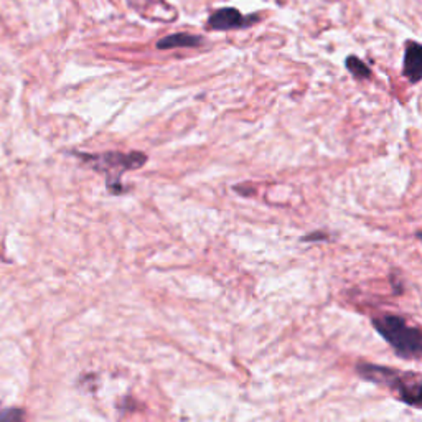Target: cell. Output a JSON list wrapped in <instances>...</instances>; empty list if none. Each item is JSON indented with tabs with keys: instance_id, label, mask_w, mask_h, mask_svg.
Here are the masks:
<instances>
[{
	"instance_id": "6da1fadb",
	"label": "cell",
	"mask_w": 422,
	"mask_h": 422,
	"mask_svg": "<svg viewBox=\"0 0 422 422\" xmlns=\"http://www.w3.org/2000/svg\"><path fill=\"white\" fill-rule=\"evenodd\" d=\"M356 373L368 381L384 386L396 394L399 401L406 405L421 407V378L416 373H402L389 366H378L370 363H360Z\"/></svg>"
},
{
	"instance_id": "7a4b0ae2",
	"label": "cell",
	"mask_w": 422,
	"mask_h": 422,
	"mask_svg": "<svg viewBox=\"0 0 422 422\" xmlns=\"http://www.w3.org/2000/svg\"><path fill=\"white\" fill-rule=\"evenodd\" d=\"M82 162L88 163L93 170L103 173L106 185L114 195L126 191L122 187V175L126 172L137 170L147 162V155L142 152H104V154H82L76 152Z\"/></svg>"
},
{
	"instance_id": "3957f363",
	"label": "cell",
	"mask_w": 422,
	"mask_h": 422,
	"mask_svg": "<svg viewBox=\"0 0 422 422\" xmlns=\"http://www.w3.org/2000/svg\"><path fill=\"white\" fill-rule=\"evenodd\" d=\"M373 327L378 330L402 360H417L422 353V333L417 327H409L402 316L383 315L373 319Z\"/></svg>"
},
{
	"instance_id": "277c9868",
	"label": "cell",
	"mask_w": 422,
	"mask_h": 422,
	"mask_svg": "<svg viewBox=\"0 0 422 422\" xmlns=\"http://www.w3.org/2000/svg\"><path fill=\"white\" fill-rule=\"evenodd\" d=\"M256 20H258V17H245L238 8L224 7L208 18V27L213 30H236L246 29Z\"/></svg>"
},
{
	"instance_id": "5b68a950",
	"label": "cell",
	"mask_w": 422,
	"mask_h": 422,
	"mask_svg": "<svg viewBox=\"0 0 422 422\" xmlns=\"http://www.w3.org/2000/svg\"><path fill=\"white\" fill-rule=\"evenodd\" d=\"M405 76L412 85L421 81L422 76V47L417 41H407L405 52Z\"/></svg>"
},
{
	"instance_id": "8992f818",
	"label": "cell",
	"mask_w": 422,
	"mask_h": 422,
	"mask_svg": "<svg viewBox=\"0 0 422 422\" xmlns=\"http://www.w3.org/2000/svg\"><path fill=\"white\" fill-rule=\"evenodd\" d=\"M203 43V38L190 34H173L165 36L157 41L159 50H172V48H195Z\"/></svg>"
},
{
	"instance_id": "52a82bcc",
	"label": "cell",
	"mask_w": 422,
	"mask_h": 422,
	"mask_svg": "<svg viewBox=\"0 0 422 422\" xmlns=\"http://www.w3.org/2000/svg\"><path fill=\"white\" fill-rule=\"evenodd\" d=\"M345 65H347V70L350 71L351 75L356 78V80H368V78L371 76L370 68L366 66L365 63L361 61L360 58H356V57H348Z\"/></svg>"
},
{
	"instance_id": "ba28073f",
	"label": "cell",
	"mask_w": 422,
	"mask_h": 422,
	"mask_svg": "<svg viewBox=\"0 0 422 422\" xmlns=\"http://www.w3.org/2000/svg\"><path fill=\"white\" fill-rule=\"evenodd\" d=\"M24 417V411L22 409H8V411H2L0 412V419H7V421H17Z\"/></svg>"
}]
</instances>
